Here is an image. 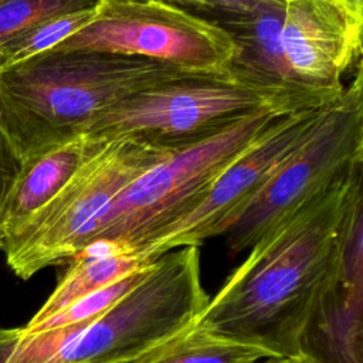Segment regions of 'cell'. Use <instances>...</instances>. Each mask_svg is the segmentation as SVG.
<instances>
[{
	"label": "cell",
	"instance_id": "cell-1",
	"mask_svg": "<svg viewBox=\"0 0 363 363\" xmlns=\"http://www.w3.org/2000/svg\"><path fill=\"white\" fill-rule=\"evenodd\" d=\"M362 182L363 160L259 238L208 298L196 325L284 357L299 356L306 319L335 267L342 221Z\"/></svg>",
	"mask_w": 363,
	"mask_h": 363
},
{
	"label": "cell",
	"instance_id": "cell-2",
	"mask_svg": "<svg viewBox=\"0 0 363 363\" xmlns=\"http://www.w3.org/2000/svg\"><path fill=\"white\" fill-rule=\"evenodd\" d=\"M204 75L142 57L51 50L0 71V129L23 162L133 94Z\"/></svg>",
	"mask_w": 363,
	"mask_h": 363
},
{
	"label": "cell",
	"instance_id": "cell-3",
	"mask_svg": "<svg viewBox=\"0 0 363 363\" xmlns=\"http://www.w3.org/2000/svg\"><path fill=\"white\" fill-rule=\"evenodd\" d=\"M199 248L159 255L133 289L92 320L38 332L21 326L6 363H132L191 326L206 306Z\"/></svg>",
	"mask_w": 363,
	"mask_h": 363
},
{
	"label": "cell",
	"instance_id": "cell-4",
	"mask_svg": "<svg viewBox=\"0 0 363 363\" xmlns=\"http://www.w3.org/2000/svg\"><path fill=\"white\" fill-rule=\"evenodd\" d=\"M343 89L277 85L230 65L220 74L179 79L133 94L91 121L84 132L99 138L132 135L177 147L259 111L289 113L329 105Z\"/></svg>",
	"mask_w": 363,
	"mask_h": 363
},
{
	"label": "cell",
	"instance_id": "cell-5",
	"mask_svg": "<svg viewBox=\"0 0 363 363\" xmlns=\"http://www.w3.org/2000/svg\"><path fill=\"white\" fill-rule=\"evenodd\" d=\"M174 149L132 135L98 136L95 147L60 193L1 244L9 268L28 279L74 258L88 245L109 203Z\"/></svg>",
	"mask_w": 363,
	"mask_h": 363
},
{
	"label": "cell",
	"instance_id": "cell-6",
	"mask_svg": "<svg viewBox=\"0 0 363 363\" xmlns=\"http://www.w3.org/2000/svg\"><path fill=\"white\" fill-rule=\"evenodd\" d=\"M282 112L259 111L197 142L176 147L132 180L96 220L89 242L115 241L133 255L156 231L184 214Z\"/></svg>",
	"mask_w": 363,
	"mask_h": 363
},
{
	"label": "cell",
	"instance_id": "cell-7",
	"mask_svg": "<svg viewBox=\"0 0 363 363\" xmlns=\"http://www.w3.org/2000/svg\"><path fill=\"white\" fill-rule=\"evenodd\" d=\"M363 160L362 62L350 85L330 104L312 133L277 169L247 211L225 233L231 252L251 248L311 201L349 167Z\"/></svg>",
	"mask_w": 363,
	"mask_h": 363
},
{
	"label": "cell",
	"instance_id": "cell-8",
	"mask_svg": "<svg viewBox=\"0 0 363 363\" xmlns=\"http://www.w3.org/2000/svg\"><path fill=\"white\" fill-rule=\"evenodd\" d=\"M52 50L142 57L206 74L227 71L238 52L224 28L166 0H99L95 17Z\"/></svg>",
	"mask_w": 363,
	"mask_h": 363
},
{
	"label": "cell",
	"instance_id": "cell-9",
	"mask_svg": "<svg viewBox=\"0 0 363 363\" xmlns=\"http://www.w3.org/2000/svg\"><path fill=\"white\" fill-rule=\"evenodd\" d=\"M329 105L299 109L278 118L210 183L184 214L150 235L135 255L153 259L173 248L200 247L206 240L225 234L277 169L312 133Z\"/></svg>",
	"mask_w": 363,
	"mask_h": 363
},
{
	"label": "cell",
	"instance_id": "cell-10",
	"mask_svg": "<svg viewBox=\"0 0 363 363\" xmlns=\"http://www.w3.org/2000/svg\"><path fill=\"white\" fill-rule=\"evenodd\" d=\"M299 350L315 363H363V187L345 213L336 262L311 308Z\"/></svg>",
	"mask_w": 363,
	"mask_h": 363
},
{
	"label": "cell",
	"instance_id": "cell-11",
	"mask_svg": "<svg viewBox=\"0 0 363 363\" xmlns=\"http://www.w3.org/2000/svg\"><path fill=\"white\" fill-rule=\"evenodd\" d=\"M363 16L339 0H285L281 43L294 79L306 88L342 91L360 62Z\"/></svg>",
	"mask_w": 363,
	"mask_h": 363
},
{
	"label": "cell",
	"instance_id": "cell-12",
	"mask_svg": "<svg viewBox=\"0 0 363 363\" xmlns=\"http://www.w3.org/2000/svg\"><path fill=\"white\" fill-rule=\"evenodd\" d=\"M284 1L184 0L176 6L216 23L233 37L238 52L231 65L238 71L277 85L302 86L294 79L282 50Z\"/></svg>",
	"mask_w": 363,
	"mask_h": 363
},
{
	"label": "cell",
	"instance_id": "cell-13",
	"mask_svg": "<svg viewBox=\"0 0 363 363\" xmlns=\"http://www.w3.org/2000/svg\"><path fill=\"white\" fill-rule=\"evenodd\" d=\"M96 142L98 136L82 132L23 160L4 207L0 247L60 193Z\"/></svg>",
	"mask_w": 363,
	"mask_h": 363
},
{
	"label": "cell",
	"instance_id": "cell-14",
	"mask_svg": "<svg viewBox=\"0 0 363 363\" xmlns=\"http://www.w3.org/2000/svg\"><path fill=\"white\" fill-rule=\"evenodd\" d=\"M155 259L133 255L115 241H94L88 244L69 259L68 269L24 328L33 329L79 298L149 267Z\"/></svg>",
	"mask_w": 363,
	"mask_h": 363
},
{
	"label": "cell",
	"instance_id": "cell-15",
	"mask_svg": "<svg viewBox=\"0 0 363 363\" xmlns=\"http://www.w3.org/2000/svg\"><path fill=\"white\" fill-rule=\"evenodd\" d=\"M286 359L274 350L204 329L196 322L132 363H267Z\"/></svg>",
	"mask_w": 363,
	"mask_h": 363
},
{
	"label": "cell",
	"instance_id": "cell-16",
	"mask_svg": "<svg viewBox=\"0 0 363 363\" xmlns=\"http://www.w3.org/2000/svg\"><path fill=\"white\" fill-rule=\"evenodd\" d=\"M96 4L41 20L0 44V71L47 52L82 30L95 17Z\"/></svg>",
	"mask_w": 363,
	"mask_h": 363
},
{
	"label": "cell",
	"instance_id": "cell-17",
	"mask_svg": "<svg viewBox=\"0 0 363 363\" xmlns=\"http://www.w3.org/2000/svg\"><path fill=\"white\" fill-rule=\"evenodd\" d=\"M150 265L135 272V274H130L116 282H112L89 295L79 298L78 301L68 305L62 311L50 316L40 325L34 326L33 329H26L23 326L24 330L26 332H38V330H45V329H51V328L69 326V325L88 322V320H92V319L101 316L108 309H111L118 301H121L130 289H133L145 278Z\"/></svg>",
	"mask_w": 363,
	"mask_h": 363
},
{
	"label": "cell",
	"instance_id": "cell-18",
	"mask_svg": "<svg viewBox=\"0 0 363 363\" xmlns=\"http://www.w3.org/2000/svg\"><path fill=\"white\" fill-rule=\"evenodd\" d=\"M99 0H0V44L48 17L94 7Z\"/></svg>",
	"mask_w": 363,
	"mask_h": 363
},
{
	"label": "cell",
	"instance_id": "cell-19",
	"mask_svg": "<svg viewBox=\"0 0 363 363\" xmlns=\"http://www.w3.org/2000/svg\"><path fill=\"white\" fill-rule=\"evenodd\" d=\"M21 159L0 129V233L7 199L21 169Z\"/></svg>",
	"mask_w": 363,
	"mask_h": 363
},
{
	"label": "cell",
	"instance_id": "cell-20",
	"mask_svg": "<svg viewBox=\"0 0 363 363\" xmlns=\"http://www.w3.org/2000/svg\"><path fill=\"white\" fill-rule=\"evenodd\" d=\"M267 363H315V362L305 354H299L295 357H286V359H281V360H269Z\"/></svg>",
	"mask_w": 363,
	"mask_h": 363
},
{
	"label": "cell",
	"instance_id": "cell-21",
	"mask_svg": "<svg viewBox=\"0 0 363 363\" xmlns=\"http://www.w3.org/2000/svg\"><path fill=\"white\" fill-rule=\"evenodd\" d=\"M346 7H349L352 11L363 16V0H339Z\"/></svg>",
	"mask_w": 363,
	"mask_h": 363
},
{
	"label": "cell",
	"instance_id": "cell-22",
	"mask_svg": "<svg viewBox=\"0 0 363 363\" xmlns=\"http://www.w3.org/2000/svg\"><path fill=\"white\" fill-rule=\"evenodd\" d=\"M166 1L173 3V4H179V3H182V1H184V0H166Z\"/></svg>",
	"mask_w": 363,
	"mask_h": 363
}]
</instances>
